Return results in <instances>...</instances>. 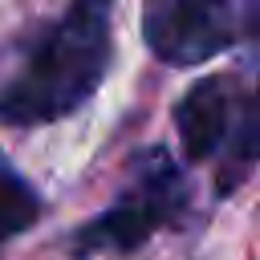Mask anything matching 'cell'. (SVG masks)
Segmentation results:
<instances>
[{
	"instance_id": "obj_1",
	"label": "cell",
	"mask_w": 260,
	"mask_h": 260,
	"mask_svg": "<svg viewBox=\"0 0 260 260\" xmlns=\"http://www.w3.org/2000/svg\"><path fill=\"white\" fill-rule=\"evenodd\" d=\"M110 16L114 0H73L45 24L0 81V122L45 126L85 106L110 65Z\"/></svg>"
},
{
	"instance_id": "obj_2",
	"label": "cell",
	"mask_w": 260,
	"mask_h": 260,
	"mask_svg": "<svg viewBox=\"0 0 260 260\" xmlns=\"http://www.w3.org/2000/svg\"><path fill=\"white\" fill-rule=\"evenodd\" d=\"M187 179L179 171V162L171 158L167 146H146L142 154L130 158V183L118 191V199L93 215L77 240H73V252L77 260H85L89 252H134L142 248L158 228H171L183 219L187 211Z\"/></svg>"
},
{
	"instance_id": "obj_3",
	"label": "cell",
	"mask_w": 260,
	"mask_h": 260,
	"mask_svg": "<svg viewBox=\"0 0 260 260\" xmlns=\"http://www.w3.org/2000/svg\"><path fill=\"white\" fill-rule=\"evenodd\" d=\"M175 126L187 158L219 162V195L236 191L256 162V102L236 77H203L175 106Z\"/></svg>"
},
{
	"instance_id": "obj_4",
	"label": "cell",
	"mask_w": 260,
	"mask_h": 260,
	"mask_svg": "<svg viewBox=\"0 0 260 260\" xmlns=\"http://www.w3.org/2000/svg\"><path fill=\"white\" fill-rule=\"evenodd\" d=\"M256 24V0H146L142 37L150 53L175 69L228 53Z\"/></svg>"
},
{
	"instance_id": "obj_5",
	"label": "cell",
	"mask_w": 260,
	"mask_h": 260,
	"mask_svg": "<svg viewBox=\"0 0 260 260\" xmlns=\"http://www.w3.org/2000/svg\"><path fill=\"white\" fill-rule=\"evenodd\" d=\"M37 215H41V195L0 150V244L20 236L24 228H32Z\"/></svg>"
}]
</instances>
